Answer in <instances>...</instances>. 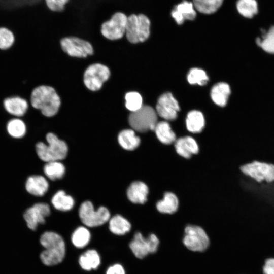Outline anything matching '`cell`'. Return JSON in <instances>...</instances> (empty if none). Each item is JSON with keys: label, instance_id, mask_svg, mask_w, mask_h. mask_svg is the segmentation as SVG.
Segmentation results:
<instances>
[{"label": "cell", "instance_id": "obj_18", "mask_svg": "<svg viewBox=\"0 0 274 274\" xmlns=\"http://www.w3.org/2000/svg\"><path fill=\"white\" fill-rule=\"evenodd\" d=\"M175 147L181 156L189 158L198 152V146L196 141L191 136H185L176 140Z\"/></svg>", "mask_w": 274, "mask_h": 274}, {"label": "cell", "instance_id": "obj_1", "mask_svg": "<svg viewBox=\"0 0 274 274\" xmlns=\"http://www.w3.org/2000/svg\"><path fill=\"white\" fill-rule=\"evenodd\" d=\"M30 104L42 114L50 117L57 114L59 109L60 98L55 90L47 85H40L35 88L30 95Z\"/></svg>", "mask_w": 274, "mask_h": 274}, {"label": "cell", "instance_id": "obj_2", "mask_svg": "<svg viewBox=\"0 0 274 274\" xmlns=\"http://www.w3.org/2000/svg\"><path fill=\"white\" fill-rule=\"evenodd\" d=\"M40 242L45 248L40 254V259L46 265L58 264L63 260L65 245L62 237L53 231H47L41 236Z\"/></svg>", "mask_w": 274, "mask_h": 274}, {"label": "cell", "instance_id": "obj_17", "mask_svg": "<svg viewBox=\"0 0 274 274\" xmlns=\"http://www.w3.org/2000/svg\"><path fill=\"white\" fill-rule=\"evenodd\" d=\"M49 183L45 177L40 175L29 176L25 183V189L30 194L43 196L48 191Z\"/></svg>", "mask_w": 274, "mask_h": 274}, {"label": "cell", "instance_id": "obj_27", "mask_svg": "<svg viewBox=\"0 0 274 274\" xmlns=\"http://www.w3.org/2000/svg\"><path fill=\"white\" fill-rule=\"evenodd\" d=\"M131 229L129 222L120 215L113 216L109 220V229L114 234L122 235L128 232Z\"/></svg>", "mask_w": 274, "mask_h": 274}, {"label": "cell", "instance_id": "obj_30", "mask_svg": "<svg viewBox=\"0 0 274 274\" xmlns=\"http://www.w3.org/2000/svg\"><path fill=\"white\" fill-rule=\"evenodd\" d=\"M236 6L238 12L248 18H252L258 11L256 0H237Z\"/></svg>", "mask_w": 274, "mask_h": 274}, {"label": "cell", "instance_id": "obj_38", "mask_svg": "<svg viewBox=\"0 0 274 274\" xmlns=\"http://www.w3.org/2000/svg\"><path fill=\"white\" fill-rule=\"evenodd\" d=\"M106 274H125V271L121 264H115L108 268Z\"/></svg>", "mask_w": 274, "mask_h": 274}, {"label": "cell", "instance_id": "obj_19", "mask_svg": "<svg viewBox=\"0 0 274 274\" xmlns=\"http://www.w3.org/2000/svg\"><path fill=\"white\" fill-rule=\"evenodd\" d=\"M148 192V187L146 184L141 181H135L128 188L127 196L131 202L143 204L147 201Z\"/></svg>", "mask_w": 274, "mask_h": 274}, {"label": "cell", "instance_id": "obj_28", "mask_svg": "<svg viewBox=\"0 0 274 274\" xmlns=\"http://www.w3.org/2000/svg\"><path fill=\"white\" fill-rule=\"evenodd\" d=\"M224 0H193L196 10L204 14L216 12L222 6Z\"/></svg>", "mask_w": 274, "mask_h": 274}, {"label": "cell", "instance_id": "obj_3", "mask_svg": "<svg viewBox=\"0 0 274 274\" xmlns=\"http://www.w3.org/2000/svg\"><path fill=\"white\" fill-rule=\"evenodd\" d=\"M46 139L47 144L40 142L36 145V152L39 158L46 162L64 159L68 151L66 143L52 132L47 133Z\"/></svg>", "mask_w": 274, "mask_h": 274}, {"label": "cell", "instance_id": "obj_16", "mask_svg": "<svg viewBox=\"0 0 274 274\" xmlns=\"http://www.w3.org/2000/svg\"><path fill=\"white\" fill-rule=\"evenodd\" d=\"M3 105L5 110L16 117L23 116L28 108L27 101L20 96H12L4 99Z\"/></svg>", "mask_w": 274, "mask_h": 274}, {"label": "cell", "instance_id": "obj_25", "mask_svg": "<svg viewBox=\"0 0 274 274\" xmlns=\"http://www.w3.org/2000/svg\"><path fill=\"white\" fill-rule=\"evenodd\" d=\"M179 204L177 196L172 192L165 193L163 199L156 204L158 211L165 214H173L178 209Z\"/></svg>", "mask_w": 274, "mask_h": 274}, {"label": "cell", "instance_id": "obj_36", "mask_svg": "<svg viewBox=\"0 0 274 274\" xmlns=\"http://www.w3.org/2000/svg\"><path fill=\"white\" fill-rule=\"evenodd\" d=\"M15 39L12 30L6 27H0V49H9L14 44Z\"/></svg>", "mask_w": 274, "mask_h": 274}, {"label": "cell", "instance_id": "obj_12", "mask_svg": "<svg viewBox=\"0 0 274 274\" xmlns=\"http://www.w3.org/2000/svg\"><path fill=\"white\" fill-rule=\"evenodd\" d=\"M241 170L243 173L260 182L274 181V165L265 162L254 161L243 165Z\"/></svg>", "mask_w": 274, "mask_h": 274}, {"label": "cell", "instance_id": "obj_9", "mask_svg": "<svg viewBox=\"0 0 274 274\" xmlns=\"http://www.w3.org/2000/svg\"><path fill=\"white\" fill-rule=\"evenodd\" d=\"M110 71L108 67L100 63L89 66L84 74V83L91 91L100 89L104 82L109 78Z\"/></svg>", "mask_w": 274, "mask_h": 274}, {"label": "cell", "instance_id": "obj_20", "mask_svg": "<svg viewBox=\"0 0 274 274\" xmlns=\"http://www.w3.org/2000/svg\"><path fill=\"white\" fill-rule=\"evenodd\" d=\"M230 94V87L228 84L220 82L215 85L211 91V97L217 105L224 107Z\"/></svg>", "mask_w": 274, "mask_h": 274}, {"label": "cell", "instance_id": "obj_22", "mask_svg": "<svg viewBox=\"0 0 274 274\" xmlns=\"http://www.w3.org/2000/svg\"><path fill=\"white\" fill-rule=\"evenodd\" d=\"M118 140L120 146L127 150H134L139 147L141 142L140 138L132 129L121 131L118 135Z\"/></svg>", "mask_w": 274, "mask_h": 274}, {"label": "cell", "instance_id": "obj_39", "mask_svg": "<svg viewBox=\"0 0 274 274\" xmlns=\"http://www.w3.org/2000/svg\"><path fill=\"white\" fill-rule=\"evenodd\" d=\"M263 270L264 274H274V259L266 260Z\"/></svg>", "mask_w": 274, "mask_h": 274}, {"label": "cell", "instance_id": "obj_29", "mask_svg": "<svg viewBox=\"0 0 274 274\" xmlns=\"http://www.w3.org/2000/svg\"><path fill=\"white\" fill-rule=\"evenodd\" d=\"M43 169L45 175L52 181L62 178L65 172L64 166L59 161L46 162Z\"/></svg>", "mask_w": 274, "mask_h": 274}, {"label": "cell", "instance_id": "obj_11", "mask_svg": "<svg viewBox=\"0 0 274 274\" xmlns=\"http://www.w3.org/2000/svg\"><path fill=\"white\" fill-rule=\"evenodd\" d=\"M60 45L63 51L72 57H86L93 53L92 46L89 42L75 37L62 39Z\"/></svg>", "mask_w": 274, "mask_h": 274}, {"label": "cell", "instance_id": "obj_26", "mask_svg": "<svg viewBox=\"0 0 274 274\" xmlns=\"http://www.w3.org/2000/svg\"><path fill=\"white\" fill-rule=\"evenodd\" d=\"M51 202L56 209L61 211L71 210L75 203L73 197L67 195L63 190H59L54 195Z\"/></svg>", "mask_w": 274, "mask_h": 274}, {"label": "cell", "instance_id": "obj_7", "mask_svg": "<svg viewBox=\"0 0 274 274\" xmlns=\"http://www.w3.org/2000/svg\"><path fill=\"white\" fill-rule=\"evenodd\" d=\"M127 16L123 12H116L111 18L101 25L100 32L106 38L116 40L122 38L125 34Z\"/></svg>", "mask_w": 274, "mask_h": 274}, {"label": "cell", "instance_id": "obj_10", "mask_svg": "<svg viewBox=\"0 0 274 274\" xmlns=\"http://www.w3.org/2000/svg\"><path fill=\"white\" fill-rule=\"evenodd\" d=\"M159 243L154 234H151L145 238L140 232H136L129 244V247L136 257L142 259L150 253H155Z\"/></svg>", "mask_w": 274, "mask_h": 274}, {"label": "cell", "instance_id": "obj_14", "mask_svg": "<svg viewBox=\"0 0 274 274\" xmlns=\"http://www.w3.org/2000/svg\"><path fill=\"white\" fill-rule=\"evenodd\" d=\"M179 110L178 101L170 93H165L159 97L156 112L161 118L166 120H174L177 118Z\"/></svg>", "mask_w": 274, "mask_h": 274}, {"label": "cell", "instance_id": "obj_21", "mask_svg": "<svg viewBox=\"0 0 274 274\" xmlns=\"http://www.w3.org/2000/svg\"><path fill=\"white\" fill-rule=\"evenodd\" d=\"M79 263L85 270L96 269L100 263V258L98 252L93 249L88 250L79 257Z\"/></svg>", "mask_w": 274, "mask_h": 274}, {"label": "cell", "instance_id": "obj_13", "mask_svg": "<svg viewBox=\"0 0 274 274\" xmlns=\"http://www.w3.org/2000/svg\"><path fill=\"white\" fill-rule=\"evenodd\" d=\"M50 214L49 206L46 203L40 202L28 208L25 212L23 217L27 227L35 230L39 224L45 222V218Z\"/></svg>", "mask_w": 274, "mask_h": 274}, {"label": "cell", "instance_id": "obj_34", "mask_svg": "<svg viewBox=\"0 0 274 274\" xmlns=\"http://www.w3.org/2000/svg\"><path fill=\"white\" fill-rule=\"evenodd\" d=\"M187 80L190 84L204 85L209 80L206 73L202 70L193 68L190 70L187 75Z\"/></svg>", "mask_w": 274, "mask_h": 274}, {"label": "cell", "instance_id": "obj_37", "mask_svg": "<svg viewBox=\"0 0 274 274\" xmlns=\"http://www.w3.org/2000/svg\"><path fill=\"white\" fill-rule=\"evenodd\" d=\"M48 9L54 13L63 12L70 0H44Z\"/></svg>", "mask_w": 274, "mask_h": 274}, {"label": "cell", "instance_id": "obj_24", "mask_svg": "<svg viewBox=\"0 0 274 274\" xmlns=\"http://www.w3.org/2000/svg\"><path fill=\"white\" fill-rule=\"evenodd\" d=\"M154 131L158 140L163 144L168 145L176 141V135L166 121L157 122Z\"/></svg>", "mask_w": 274, "mask_h": 274}, {"label": "cell", "instance_id": "obj_8", "mask_svg": "<svg viewBox=\"0 0 274 274\" xmlns=\"http://www.w3.org/2000/svg\"><path fill=\"white\" fill-rule=\"evenodd\" d=\"M183 244L190 250L205 251L209 245V238L204 230L199 226L188 225L185 229Z\"/></svg>", "mask_w": 274, "mask_h": 274}, {"label": "cell", "instance_id": "obj_5", "mask_svg": "<svg viewBox=\"0 0 274 274\" xmlns=\"http://www.w3.org/2000/svg\"><path fill=\"white\" fill-rule=\"evenodd\" d=\"M128 122L133 130L140 132L154 130L157 123V114L150 106H143L138 110L130 113Z\"/></svg>", "mask_w": 274, "mask_h": 274}, {"label": "cell", "instance_id": "obj_15", "mask_svg": "<svg viewBox=\"0 0 274 274\" xmlns=\"http://www.w3.org/2000/svg\"><path fill=\"white\" fill-rule=\"evenodd\" d=\"M171 15L176 22L181 25L185 20H194L196 12L193 3L184 0L174 7L171 12Z\"/></svg>", "mask_w": 274, "mask_h": 274}, {"label": "cell", "instance_id": "obj_32", "mask_svg": "<svg viewBox=\"0 0 274 274\" xmlns=\"http://www.w3.org/2000/svg\"><path fill=\"white\" fill-rule=\"evenodd\" d=\"M91 235L89 231L85 227L80 226L73 233L71 241L76 247L82 248L88 244Z\"/></svg>", "mask_w": 274, "mask_h": 274}, {"label": "cell", "instance_id": "obj_4", "mask_svg": "<svg viewBox=\"0 0 274 274\" xmlns=\"http://www.w3.org/2000/svg\"><path fill=\"white\" fill-rule=\"evenodd\" d=\"M151 22L144 14H131L127 17L125 35L128 41L132 44L143 42L150 34Z\"/></svg>", "mask_w": 274, "mask_h": 274}, {"label": "cell", "instance_id": "obj_33", "mask_svg": "<svg viewBox=\"0 0 274 274\" xmlns=\"http://www.w3.org/2000/svg\"><path fill=\"white\" fill-rule=\"evenodd\" d=\"M6 128L9 134L16 139L22 138L26 132L25 123L19 118H13L9 120Z\"/></svg>", "mask_w": 274, "mask_h": 274}, {"label": "cell", "instance_id": "obj_6", "mask_svg": "<svg viewBox=\"0 0 274 274\" xmlns=\"http://www.w3.org/2000/svg\"><path fill=\"white\" fill-rule=\"evenodd\" d=\"M79 215L82 222L90 227L100 226L107 222L110 217L109 210L105 207H100L95 210L89 201L82 203L79 208Z\"/></svg>", "mask_w": 274, "mask_h": 274}, {"label": "cell", "instance_id": "obj_35", "mask_svg": "<svg viewBox=\"0 0 274 274\" xmlns=\"http://www.w3.org/2000/svg\"><path fill=\"white\" fill-rule=\"evenodd\" d=\"M125 107L129 111H136L143 106L141 95L137 92H129L125 96Z\"/></svg>", "mask_w": 274, "mask_h": 274}, {"label": "cell", "instance_id": "obj_31", "mask_svg": "<svg viewBox=\"0 0 274 274\" xmlns=\"http://www.w3.org/2000/svg\"><path fill=\"white\" fill-rule=\"evenodd\" d=\"M256 42L265 51L274 54V25L267 31L262 30V38H257Z\"/></svg>", "mask_w": 274, "mask_h": 274}, {"label": "cell", "instance_id": "obj_23", "mask_svg": "<svg viewBox=\"0 0 274 274\" xmlns=\"http://www.w3.org/2000/svg\"><path fill=\"white\" fill-rule=\"evenodd\" d=\"M186 127L192 133L200 132L203 129L205 121L201 112L196 110L189 112L186 120Z\"/></svg>", "mask_w": 274, "mask_h": 274}]
</instances>
